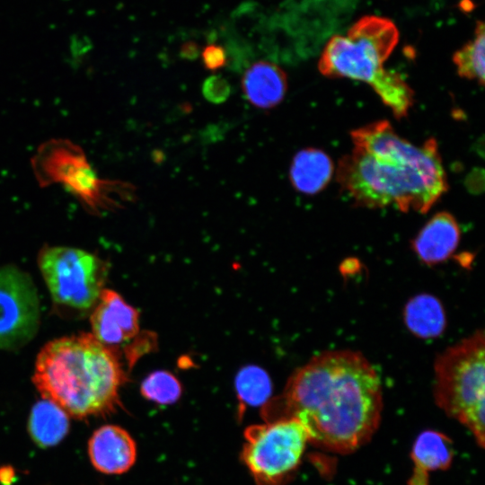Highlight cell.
Segmentation results:
<instances>
[{"mask_svg": "<svg viewBox=\"0 0 485 485\" xmlns=\"http://www.w3.org/2000/svg\"><path fill=\"white\" fill-rule=\"evenodd\" d=\"M398 40L399 31L391 20L364 16L347 36L329 40L320 57L319 71L328 77L367 84L395 118H404L413 104V91L401 75L384 66Z\"/></svg>", "mask_w": 485, "mask_h": 485, "instance_id": "277c9868", "label": "cell"}, {"mask_svg": "<svg viewBox=\"0 0 485 485\" xmlns=\"http://www.w3.org/2000/svg\"><path fill=\"white\" fill-rule=\"evenodd\" d=\"M88 453L97 471L106 474H121L135 463L137 445L124 428L116 425H105L92 435Z\"/></svg>", "mask_w": 485, "mask_h": 485, "instance_id": "8fae6325", "label": "cell"}, {"mask_svg": "<svg viewBox=\"0 0 485 485\" xmlns=\"http://www.w3.org/2000/svg\"><path fill=\"white\" fill-rule=\"evenodd\" d=\"M235 387L242 404L249 406L263 404L271 392L268 375L256 366L242 369L236 377Z\"/></svg>", "mask_w": 485, "mask_h": 485, "instance_id": "d6986e66", "label": "cell"}, {"mask_svg": "<svg viewBox=\"0 0 485 485\" xmlns=\"http://www.w3.org/2000/svg\"><path fill=\"white\" fill-rule=\"evenodd\" d=\"M350 137L354 148L340 160L337 181L357 205L424 214L447 190L436 139L415 146L387 120L354 129Z\"/></svg>", "mask_w": 485, "mask_h": 485, "instance_id": "7a4b0ae2", "label": "cell"}, {"mask_svg": "<svg viewBox=\"0 0 485 485\" xmlns=\"http://www.w3.org/2000/svg\"><path fill=\"white\" fill-rule=\"evenodd\" d=\"M39 266L54 304L71 313L93 309L103 290L108 269L97 256L65 246H47Z\"/></svg>", "mask_w": 485, "mask_h": 485, "instance_id": "52a82bcc", "label": "cell"}, {"mask_svg": "<svg viewBox=\"0 0 485 485\" xmlns=\"http://www.w3.org/2000/svg\"><path fill=\"white\" fill-rule=\"evenodd\" d=\"M31 164L40 186L61 184L92 214L119 208L136 198L132 184L101 179L83 149L67 139L43 143L32 157Z\"/></svg>", "mask_w": 485, "mask_h": 485, "instance_id": "8992f818", "label": "cell"}, {"mask_svg": "<svg viewBox=\"0 0 485 485\" xmlns=\"http://www.w3.org/2000/svg\"><path fill=\"white\" fill-rule=\"evenodd\" d=\"M452 458V443L447 436L430 430L421 433L413 445L414 467L410 485H428V473L446 469Z\"/></svg>", "mask_w": 485, "mask_h": 485, "instance_id": "9a60e30c", "label": "cell"}, {"mask_svg": "<svg viewBox=\"0 0 485 485\" xmlns=\"http://www.w3.org/2000/svg\"><path fill=\"white\" fill-rule=\"evenodd\" d=\"M125 380L115 350L91 333L47 343L37 357L32 377L43 399L76 419L115 411Z\"/></svg>", "mask_w": 485, "mask_h": 485, "instance_id": "3957f363", "label": "cell"}, {"mask_svg": "<svg viewBox=\"0 0 485 485\" xmlns=\"http://www.w3.org/2000/svg\"><path fill=\"white\" fill-rule=\"evenodd\" d=\"M181 385L178 379L167 371H155L142 383L141 394L158 404H172L181 394Z\"/></svg>", "mask_w": 485, "mask_h": 485, "instance_id": "ffe728a7", "label": "cell"}, {"mask_svg": "<svg viewBox=\"0 0 485 485\" xmlns=\"http://www.w3.org/2000/svg\"><path fill=\"white\" fill-rule=\"evenodd\" d=\"M204 66L211 71L217 70L226 64V52L225 48L216 44L207 45L201 52Z\"/></svg>", "mask_w": 485, "mask_h": 485, "instance_id": "7402d4cb", "label": "cell"}, {"mask_svg": "<svg viewBox=\"0 0 485 485\" xmlns=\"http://www.w3.org/2000/svg\"><path fill=\"white\" fill-rule=\"evenodd\" d=\"M242 87L251 104L260 109H271L283 101L287 91V76L278 65L260 60L245 71Z\"/></svg>", "mask_w": 485, "mask_h": 485, "instance_id": "4fadbf2b", "label": "cell"}, {"mask_svg": "<svg viewBox=\"0 0 485 485\" xmlns=\"http://www.w3.org/2000/svg\"><path fill=\"white\" fill-rule=\"evenodd\" d=\"M383 408L378 374L359 352L328 350L289 378L283 394L264 405L266 421L293 418L309 442L340 454L354 451L375 432Z\"/></svg>", "mask_w": 485, "mask_h": 485, "instance_id": "6da1fadb", "label": "cell"}, {"mask_svg": "<svg viewBox=\"0 0 485 485\" xmlns=\"http://www.w3.org/2000/svg\"><path fill=\"white\" fill-rule=\"evenodd\" d=\"M91 325L94 338L112 348L138 333V313L117 292L103 289L93 309Z\"/></svg>", "mask_w": 485, "mask_h": 485, "instance_id": "30bf717a", "label": "cell"}, {"mask_svg": "<svg viewBox=\"0 0 485 485\" xmlns=\"http://www.w3.org/2000/svg\"><path fill=\"white\" fill-rule=\"evenodd\" d=\"M309 442L293 418L266 421L244 431L242 461L257 485H283L298 467Z\"/></svg>", "mask_w": 485, "mask_h": 485, "instance_id": "ba28073f", "label": "cell"}, {"mask_svg": "<svg viewBox=\"0 0 485 485\" xmlns=\"http://www.w3.org/2000/svg\"><path fill=\"white\" fill-rule=\"evenodd\" d=\"M485 340L479 330L446 348L435 361V400L450 417L468 428L484 446Z\"/></svg>", "mask_w": 485, "mask_h": 485, "instance_id": "5b68a950", "label": "cell"}, {"mask_svg": "<svg viewBox=\"0 0 485 485\" xmlns=\"http://www.w3.org/2000/svg\"><path fill=\"white\" fill-rule=\"evenodd\" d=\"M204 97L214 104L225 102L231 93L229 83L220 75H212L202 85Z\"/></svg>", "mask_w": 485, "mask_h": 485, "instance_id": "44dd1931", "label": "cell"}, {"mask_svg": "<svg viewBox=\"0 0 485 485\" xmlns=\"http://www.w3.org/2000/svg\"><path fill=\"white\" fill-rule=\"evenodd\" d=\"M40 304L31 278L12 267L0 268V348H19L36 334Z\"/></svg>", "mask_w": 485, "mask_h": 485, "instance_id": "9c48e42d", "label": "cell"}, {"mask_svg": "<svg viewBox=\"0 0 485 485\" xmlns=\"http://www.w3.org/2000/svg\"><path fill=\"white\" fill-rule=\"evenodd\" d=\"M404 316L407 327L422 338L439 335L445 324L440 302L429 295H420L410 300Z\"/></svg>", "mask_w": 485, "mask_h": 485, "instance_id": "e0dca14e", "label": "cell"}, {"mask_svg": "<svg viewBox=\"0 0 485 485\" xmlns=\"http://www.w3.org/2000/svg\"><path fill=\"white\" fill-rule=\"evenodd\" d=\"M485 32L484 23L478 21L474 38L458 49L453 56V62L460 76L484 84L485 69Z\"/></svg>", "mask_w": 485, "mask_h": 485, "instance_id": "ac0fdd59", "label": "cell"}, {"mask_svg": "<svg viewBox=\"0 0 485 485\" xmlns=\"http://www.w3.org/2000/svg\"><path fill=\"white\" fill-rule=\"evenodd\" d=\"M460 228L455 218L447 212L434 215L413 240V250L427 264L445 260L456 249Z\"/></svg>", "mask_w": 485, "mask_h": 485, "instance_id": "7c38bea8", "label": "cell"}, {"mask_svg": "<svg viewBox=\"0 0 485 485\" xmlns=\"http://www.w3.org/2000/svg\"><path fill=\"white\" fill-rule=\"evenodd\" d=\"M28 428L36 444L41 447L53 446L68 432V415L56 403L43 399L32 407Z\"/></svg>", "mask_w": 485, "mask_h": 485, "instance_id": "2e32d148", "label": "cell"}, {"mask_svg": "<svg viewBox=\"0 0 485 485\" xmlns=\"http://www.w3.org/2000/svg\"><path fill=\"white\" fill-rule=\"evenodd\" d=\"M334 172L331 157L317 148L300 150L294 156L289 171L292 186L299 192L314 195L329 184Z\"/></svg>", "mask_w": 485, "mask_h": 485, "instance_id": "5bb4252c", "label": "cell"}]
</instances>
